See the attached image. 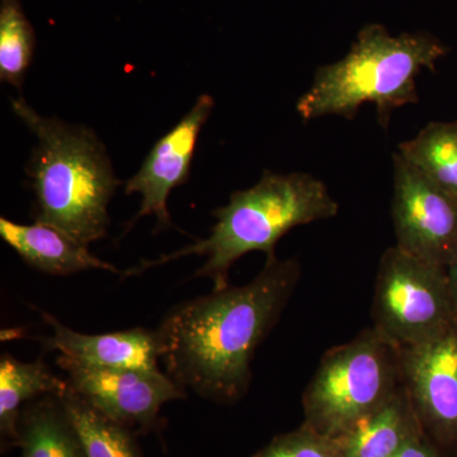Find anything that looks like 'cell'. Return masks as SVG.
I'll list each match as a JSON object with an SVG mask.
<instances>
[{
	"label": "cell",
	"mask_w": 457,
	"mask_h": 457,
	"mask_svg": "<svg viewBox=\"0 0 457 457\" xmlns=\"http://www.w3.org/2000/svg\"><path fill=\"white\" fill-rule=\"evenodd\" d=\"M0 237L33 269L53 276H69L88 270L120 273L112 263L90 253L88 246L47 225H33L0 219Z\"/></svg>",
	"instance_id": "4fadbf2b"
},
{
	"label": "cell",
	"mask_w": 457,
	"mask_h": 457,
	"mask_svg": "<svg viewBox=\"0 0 457 457\" xmlns=\"http://www.w3.org/2000/svg\"><path fill=\"white\" fill-rule=\"evenodd\" d=\"M457 319L444 267L392 246L376 276L372 323L395 350L428 341Z\"/></svg>",
	"instance_id": "8992f818"
},
{
	"label": "cell",
	"mask_w": 457,
	"mask_h": 457,
	"mask_svg": "<svg viewBox=\"0 0 457 457\" xmlns=\"http://www.w3.org/2000/svg\"><path fill=\"white\" fill-rule=\"evenodd\" d=\"M442 55L444 47L428 36L393 37L383 26H366L347 55L318 68L311 88L297 101V112L303 121L326 116L353 120L362 104H374L378 121L387 130L396 108L417 104V75L423 69L435 71Z\"/></svg>",
	"instance_id": "277c9868"
},
{
	"label": "cell",
	"mask_w": 457,
	"mask_h": 457,
	"mask_svg": "<svg viewBox=\"0 0 457 457\" xmlns=\"http://www.w3.org/2000/svg\"><path fill=\"white\" fill-rule=\"evenodd\" d=\"M17 447L22 457H87L57 395L41 396L23 407Z\"/></svg>",
	"instance_id": "9a60e30c"
},
{
	"label": "cell",
	"mask_w": 457,
	"mask_h": 457,
	"mask_svg": "<svg viewBox=\"0 0 457 457\" xmlns=\"http://www.w3.org/2000/svg\"><path fill=\"white\" fill-rule=\"evenodd\" d=\"M398 354L402 383L427 437L441 444L457 441V319Z\"/></svg>",
	"instance_id": "9c48e42d"
},
{
	"label": "cell",
	"mask_w": 457,
	"mask_h": 457,
	"mask_svg": "<svg viewBox=\"0 0 457 457\" xmlns=\"http://www.w3.org/2000/svg\"><path fill=\"white\" fill-rule=\"evenodd\" d=\"M66 380L57 378L42 359L22 362L11 354L0 359V435L3 451L18 446L21 411L44 395H62Z\"/></svg>",
	"instance_id": "5bb4252c"
},
{
	"label": "cell",
	"mask_w": 457,
	"mask_h": 457,
	"mask_svg": "<svg viewBox=\"0 0 457 457\" xmlns=\"http://www.w3.org/2000/svg\"><path fill=\"white\" fill-rule=\"evenodd\" d=\"M213 104L212 96H200L191 111L156 141L140 170L126 182V195L139 194L143 197L131 227L139 219L150 215L155 216L159 230L171 227L168 197L171 189L189 179L198 137L212 112Z\"/></svg>",
	"instance_id": "30bf717a"
},
{
	"label": "cell",
	"mask_w": 457,
	"mask_h": 457,
	"mask_svg": "<svg viewBox=\"0 0 457 457\" xmlns=\"http://www.w3.org/2000/svg\"><path fill=\"white\" fill-rule=\"evenodd\" d=\"M57 396L79 436L87 457H144L137 433L90 405L71 385Z\"/></svg>",
	"instance_id": "2e32d148"
},
{
	"label": "cell",
	"mask_w": 457,
	"mask_h": 457,
	"mask_svg": "<svg viewBox=\"0 0 457 457\" xmlns=\"http://www.w3.org/2000/svg\"><path fill=\"white\" fill-rule=\"evenodd\" d=\"M425 435L404 385L370 409L337 437L341 457H394Z\"/></svg>",
	"instance_id": "7c38bea8"
},
{
	"label": "cell",
	"mask_w": 457,
	"mask_h": 457,
	"mask_svg": "<svg viewBox=\"0 0 457 457\" xmlns=\"http://www.w3.org/2000/svg\"><path fill=\"white\" fill-rule=\"evenodd\" d=\"M253 457H341L332 438L306 425L276 436Z\"/></svg>",
	"instance_id": "d6986e66"
},
{
	"label": "cell",
	"mask_w": 457,
	"mask_h": 457,
	"mask_svg": "<svg viewBox=\"0 0 457 457\" xmlns=\"http://www.w3.org/2000/svg\"><path fill=\"white\" fill-rule=\"evenodd\" d=\"M447 278H449V286L451 297H453V306L457 315V252L447 266Z\"/></svg>",
	"instance_id": "44dd1931"
},
{
	"label": "cell",
	"mask_w": 457,
	"mask_h": 457,
	"mask_svg": "<svg viewBox=\"0 0 457 457\" xmlns=\"http://www.w3.org/2000/svg\"><path fill=\"white\" fill-rule=\"evenodd\" d=\"M57 365L66 372V381L78 395L137 435L156 428L165 403L187 395L162 370L87 368L62 356Z\"/></svg>",
	"instance_id": "ba28073f"
},
{
	"label": "cell",
	"mask_w": 457,
	"mask_h": 457,
	"mask_svg": "<svg viewBox=\"0 0 457 457\" xmlns=\"http://www.w3.org/2000/svg\"><path fill=\"white\" fill-rule=\"evenodd\" d=\"M398 153L457 201V120L428 123L413 139L399 144Z\"/></svg>",
	"instance_id": "e0dca14e"
},
{
	"label": "cell",
	"mask_w": 457,
	"mask_h": 457,
	"mask_svg": "<svg viewBox=\"0 0 457 457\" xmlns=\"http://www.w3.org/2000/svg\"><path fill=\"white\" fill-rule=\"evenodd\" d=\"M394 457H440V455L433 442L423 435L403 447Z\"/></svg>",
	"instance_id": "ffe728a7"
},
{
	"label": "cell",
	"mask_w": 457,
	"mask_h": 457,
	"mask_svg": "<svg viewBox=\"0 0 457 457\" xmlns=\"http://www.w3.org/2000/svg\"><path fill=\"white\" fill-rule=\"evenodd\" d=\"M400 384L398 350L370 328L324 353L303 392V425L335 438Z\"/></svg>",
	"instance_id": "5b68a950"
},
{
	"label": "cell",
	"mask_w": 457,
	"mask_h": 457,
	"mask_svg": "<svg viewBox=\"0 0 457 457\" xmlns=\"http://www.w3.org/2000/svg\"><path fill=\"white\" fill-rule=\"evenodd\" d=\"M392 219L400 251L447 269L457 252V201L399 153L393 154Z\"/></svg>",
	"instance_id": "52a82bcc"
},
{
	"label": "cell",
	"mask_w": 457,
	"mask_h": 457,
	"mask_svg": "<svg viewBox=\"0 0 457 457\" xmlns=\"http://www.w3.org/2000/svg\"><path fill=\"white\" fill-rule=\"evenodd\" d=\"M35 32L18 0H2L0 5V79L16 88L32 62Z\"/></svg>",
	"instance_id": "ac0fdd59"
},
{
	"label": "cell",
	"mask_w": 457,
	"mask_h": 457,
	"mask_svg": "<svg viewBox=\"0 0 457 457\" xmlns=\"http://www.w3.org/2000/svg\"><path fill=\"white\" fill-rule=\"evenodd\" d=\"M13 112L37 137L27 164L35 191V222L88 246L107 236L108 204L120 180L106 147L84 126L44 117L22 98Z\"/></svg>",
	"instance_id": "7a4b0ae2"
},
{
	"label": "cell",
	"mask_w": 457,
	"mask_h": 457,
	"mask_svg": "<svg viewBox=\"0 0 457 457\" xmlns=\"http://www.w3.org/2000/svg\"><path fill=\"white\" fill-rule=\"evenodd\" d=\"M302 278L295 258L267 257L253 281L174 306L155 330L170 378L201 398L231 404L252 381L254 352Z\"/></svg>",
	"instance_id": "6da1fadb"
},
{
	"label": "cell",
	"mask_w": 457,
	"mask_h": 457,
	"mask_svg": "<svg viewBox=\"0 0 457 457\" xmlns=\"http://www.w3.org/2000/svg\"><path fill=\"white\" fill-rule=\"evenodd\" d=\"M53 336L42 338L46 351H57L60 356L78 365L95 369L144 370L159 369L161 348L155 330L132 328L104 335H84L60 323L49 312H42Z\"/></svg>",
	"instance_id": "8fae6325"
},
{
	"label": "cell",
	"mask_w": 457,
	"mask_h": 457,
	"mask_svg": "<svg viewBox=\"0 0 457 457\" xmlns=\"http://www.w3.org/2000/svg\"><path fill=\"white\" fill-rule=\"evenodd\" d=\"M339 206L323 180L309 173H273L266 170L248 189L236 191L228 204L212 212L218 219L206 239L154 261L141 262L123 276H137L189 255H204L195 278L213 282V290L228 286V270L239 258L261 251L275 255V246L291 228L335 218Z\"/></svg>",
	"instance_id": "3957f363"
}]
</instances>
